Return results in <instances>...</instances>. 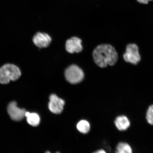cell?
<instances>
[{
	"label": "cell",
	"instance_id": "obj_5",
	"mask_svg": "<svg viewBox=\"0 0 153 153\" xmlns=\"http://www.w3.org/2000/svg\"><path fill=\"white\" fill-rule=\"evenodd\" d=\"M7 111L11 119L17 122L20 121L24 119L26 112L25 109L19 108L17 106V103L15 101L9 103Z\"/></svg>",
	"mask_w": 153,
	"mask_h": 153
},
{
	"label": "cell",
	"instance_id": "obj_11",
	"mask_svg": "<svg viewBox=\"0 0 153 153\" xmlns=\"http://www.w3.org/2000/svg\"><path fill=\"white\" fill-rule=\"evenodd\" d=\"M115 152L117 153H131L133 152V150L128 143L121 142L117 145Z\"/></svg>",
	"mask_w": 153,
	"mask_h": 153
},
{
	"label": "cell",
	"instance_id": "obj_10",
	"mask_svg": "<svg viewBox=\"0 0 153 153\" xmlns=\"http://www.w3.org/2000/svg\"><path fill=\"white\" fill-rule=\"evenodd\" d=\"M25 117H26L28 123L30 126L36 127L40 123V117L39 115L36 113H30L26 111Z\"/></svg>",
	"mask_w": 153,
	"mask_h": 153
},
{
	"label": "cell",
	"instance_id": "obj_4",
	"mask_svg": "<svg viewBox=\"0 0 153 153\" xmlns=\"http://www.w3.org/2000/svg\"><path fill=\"white\" fill-rule=\"evenodd\" d=\"M124 60L127 62L137 65L141 60L139 48L135 44H129L127 45L126 52L123 55Z\"/></svg>",
	"mask_w": 153,
	"mask_h": 153
},
{
	"label": "cell",
	"instance_id": "obj_9",
	"mask_svg": "<svg viewBox=\"0 0 153 153\" xmlns=\"http://www.w3.org/2000/svg\"><path fill=\"white\" fill-rule=\"evenodd\" d=\"M117 128L120 131L127 130L131 126V122L127 116L122 115L117 117L114 121Z\"/></svg>",
	"mask_w": 153,
	"mask_h": 153
},
{
	"label": "cell",
	"instance_id": "obj_7",
	"mask_svg": "<svg viewBox=\"0 0 153 153\" xmlns=\"http://www.w3.org/2000/svg\"><path fill=\"white\" fill-rule=\"evenodd\" d=\"M52 39L49 34L45 33L38 32L33 38L34 44L40 48H47L50 45Z\"/></svg>",
	"mask_w": 153,
	"mask_h": 153
},
{
	"label": "cell",
	"instance_id": "obj_12",
	"mask_svg": "<svg viewBox=\"0 0 153 153\" xmlns=\"http://www.w3.org/2000/svg\"><path fill=\"white\" fill-rule=\"evenodd\" d=\"M76 127L80 132L83 134H87L90 130L91 126L88 122L83 120L78 122Z\"/></svg>",
	"mask_w": 153,
	"mask_h": 153
},
{
	"label": "cell",
	"instance_id": "obj_15",
	"mask_svg": "<svg viewBox=\"0 0 153 153\" xmlns=\"http://www.w3.org/2000/svg\"><path fill=\"white\" fill-rule=\"evenodd\" d=\"M95 152L97 153H106V152L104 150H103V149H100V150H97Z\"/></svg>",
	"mask_w": 153,
	"mask_h": 153
},
{
	"label": "cell",
	"instance_id": "obj_1",
	"mask_svg": "<svg viewBox=\"0 0 153 153\" xmlns=\"http://www.w3.org/2000/svg\"><path fill=\"white\" fill-rule=\"evenodd\" d=\"M93 56L95 64L101 68H106L108 65H114L118 59L115 49L108 44L97 46L93 51Z\"/></svg>",
	"mask_w": 153,
	"mask_h": 153
},
{
	"label": "cell",
	"instance_id": "obj_8",
	"mask_svg": "<svg viewBox=\"0 0 153 153\" xmlns=\"http://www.w3.org/2000/svg\"><path fill=\"white\" fill-rule=\"evenodd\" d=\"M82 41L79 38L72 37L66 41V49L70 53H79L83 50L82 45Z\"/></svg>",
	"mask_w": 153,
	"mask_h": 153
},
{
	"label": "cell",
	"instance_id": "obj_6",
	"mask_svg": "<svg viewBox=\"0 0 153 153\" xmlns=\"http://www.w3.org/2000/svg\"><path fill=\"white\" fill-rule=\"evenodd\" d=\"M49 108L51 111L55 114L62 112L65 104V101L55 94H51L49 97Z\"/></svg>",
	"mask_w": 153,
	"mask_h": 153
},
{
	"label": "cell",
	"instance_id": "obj_13",
	"mask_svg": "<svg viewBox=\"0 0 153 153\" xmlns=\"http://www.w3.org/2000/svg\"><path fill=\"white\" fill-rule=\"evenodd\" d=\"M146 118L148 123L153 126V104L149 107L146 113Z\"/></svg>",
	"mask_w": 153,
	"mask_h": 153
},
{
	"label": "cell",
	"instance_id": "obj_2",
	"mask_svg": "<svg viewBox=\"0 0 153 153\" xmlns=\"http://www.w3.org/2000/svg\"><path fill=\"white\" fill-rule=\"evenodd\" d=\"M22 75L18 66L11 64H7L0 68V83L5 85L11 81H16Z\"/></svg>",
	"mask_w": 153,
	"mask_h": 153
},
{
	"label": "cell",
	"instance_id": "obj_3",
	"mask_svg": "<svg viewBox=\"0 0 153 153\" xmlns=\"http://www.w3.org/2000/svg\"><path fill=\"white\" fill-rule=\"evenodd\" d=\"M65 75L67 81L73 84L79 83L84 78L83 70L75 65H71L66 69Z\"/></svg>",
	"mask_w": 153,
	"mask_h": 153
},
{
	"label": "cell",
	"instance_id": "obj_14",
	"mask_svg": "<svg viewBox=\"0 0 153 153\" xmlns=\"http://www.w3.org/2000/svg\"><path fill=\"white\" fill-rule=\"evenodd\" d=\"M138 3L143 4H148L149 1H153V0H136Z\"/></svg>",
	"mask_w": 153,
	"mask_h": 153
}]
</instances>
